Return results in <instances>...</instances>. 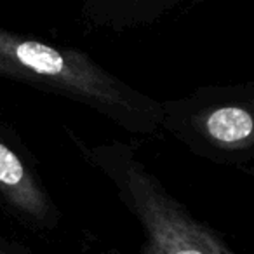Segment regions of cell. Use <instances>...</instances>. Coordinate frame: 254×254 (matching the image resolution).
Wrapping results in <instances>:
<instances>
[{
    "label": "cell",
    "instance_id": "6",
    "mask_svg": "<svg viewBox=\"0 0 254 254\" xmlns=\"http://www.w3.org/2000/svg\"><path fill=\"white\" fill-rule=\"evenodd\" d=\"M0 78H5V80L18 82V84H25L28 87H33V82L30 80V77L21 70V68L14 66L12 63H9L5 58L0 56Z\"/></svg>",
    "mask_w": 254,
    "mask_h": 254
},
{
    "label": "cell",
    "instance_id": "2",
    "mask_svg": "<svg viewBox=\"0 0 254 254\" xmlns=\"http://www.w3.org/2000/svg\"><path fill=\"white\" fill-rule=\"evenodd\" d=\"M0 56L21 68L33 89L80 103L129 134H160L159 99L126 84L82 51L0 28Z\"/></svg>",
    "mask_w": 254,
    "mask_h": 254
},
{
    "label": "cell",
    "instance_id": "4",
    "mask_svg": "<svg viewBox=\"0 0 254 254\" xmlns=\"http://www.w3.org/2000/svg\"><path fill=\"white\" fill-rule=\"evenodd\" d=\"M0 209L39 233L60 228L61 211L35 160L16 131L0 117Z\"/></svg>",
    "mask_w": 254,
    "mask_h": 254
},
{
    "label": "cell",
    "instance_id": "7",
    "mask_svg": "<svg viewBox=\"0 0 254 254\" xmlns=\"http://www.w3.org/2000/svg\"><path fill=\"white\" fill-rule=\"evenodd\" d=\"M0 254H30L21 244L7 239L4 233H0Z\"/></svg>",
    "mask_w": 254,
    "mask_h": 254
},
{
    "label": "cell",
    "instance_id": "5",
    "mask_svg": "<svg viewBox=\"0 0 254 254\" xmlns=\"http://www.w3.org/2000/svg\"><path fill=\"white\" fill-rule=\"evenodd\" d=\"M198 0H80V14L92 30L129 32L146 28Z\"/></svg>",
    "mask_w": 254,
    "mask_h": 254
},
{
    "label": "cell",
    "instance_id": "1",
    "mask_svg": "<svg viewBox=\"0 0 254 254\" xmlns=\"http://www.w3.org/2000/svg\"><path fill=\"white\" fill-rule=\"evenodd\" d=\"M66 132L85 162L110 181L120 204L138 221L141 246L127 254H239L167 190L134 146L122 141L87 145ZM103 254L122 253L113 249Z\"/></svg>",
    "mask_w": 254,
    "mask_h": 254
},
{
    "label": "cell",
    "instance_id": "3",
    "mask_svg": "<svg viewBox=\"0 0 254 254\" xmlns=\"http://www.w3.org/2000/svg\"><path fill=\"white\" fill-rule=\"evenodd\" d=\"M162 131L198 159L253 173V84L198 87L183 98L160 101Z\"/></svg>",
    "mask_w": 254,
    "mask_h": 254
}]
</instances>
